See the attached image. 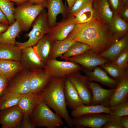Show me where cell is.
Returning <instances> with one entry per match:
<instances>
[{
  "mask_svg": "<svg viewBox=\"0 0 128 128\" xmlns=\"http://www.w3.org/2000/svg\"><path fill=\"white\" fill-rule=\"evenodd\" d=\"M68 37L88 45L98 55L120 38L96 19L84 23L76 24Z\"/></svg>",
  "mask_w": 128,
  "mask_h": 128,
  "instance_id": "obj_1",
  "label": "cell"
},
{
  "mask_svg": "<svg viewBox=\"0 0 128 128\" xmlns=\"http://www.w3.org/2000/svg\"><path fill=\"white\" fill-rule=\"evenodd\" d=\"M65 78L52 77L48 85L39 95L50 108L64 119L69 126L72 127V119L67 109L64 94Z\"/></svg>",
  "mask_w": 128,
  "mask_h": 128,
  "instance_id": "obj_2",
  "label": "cell"
},
{
  "mask_svg": "<svg viewBox=\"0 0 128 128\" xmlns=\"http://www.w3.org/2000/svg\"><path fill=\"white\" fill-rule=\"evenodd\" d=\"M30 116L36 127L56 128L63 123L62 117L53 112L41 98Z\"/></svg>",
  "mask_w": 128,
  "mask_h": 128,
  "instance_id": "obj_3",
  "label": "cell"
},
{
  "mask_svg": "<svg viewBox=\"0 0 128 128\" xmlns=\"http://www.w3.org/2000/svg\"><path fill=\"white\" fill-rule=\"evenodd\" d=\"M45 8L44 4H35L29 1L15 7L14 18L20 23L23 31L27 32L29 30L35 19Z\"/></svg>",
  "mask_w": 128,
  "mask_h": 128,
  "instance_id": "obj_4",
  "label": "cell"
},
{
  "mask_svg": "<svg viewBox=\"0 0 128 128\" xmlns=\"http://www.w3.org/2000/svg\"><path fill=\"white\" fill-rule=\"evenodd\" d=\"M32 28L25 37L29 38L28 40L24 42L16 41L15 45L21 49L35 46L39 40L45 35L48 34L50 31L47 12L44 9L35 19L32 25Z\"/></svg>",
  "mask_w": 128,
  "mask_h": 128,
  "instance_id": "obj_5",
  "label": "cell"
},
{
  "mask_svg": "<svg viewBox=\"0 0 128 128\" xmlns=\"http://www.w3.org/2000/svg\"><path fill=\"white\" fill-rule=\"evenodd\" d=\"M53 77H65L72 73L82 70V67L73 62L59 61L56 59H49L45 64L44 69Z\"/></svg>",
  "mask_w": 128,
  "mask_h": 128,
  "instance_id": "obj_6",
  "label": "cell"
},
{
  "mask_svg": "<svg viewBox=\"0 0 128 128\" xmlns=\"http://www.w3.org/2000/svg\"><path fill=\"white\" fill-rule=\"evenodd\" d=\"M31 71L23 69L9 80L5 92L20 95L30 93V80Z\"/></svg>",
  "mask_w": 128,
  "mask_h": 128,
  "instance_id": "obj_7",
  "label": "cell"
},
{
  "mask_svg": "<svg viewBox=\"0 0 128 128\" xmlns=\"http://www.w3.org/2000/svg\"><path fill=\"white\" fill-rule=\"evenodd\" d=\"M65 77L73 84L83 104L90 105L92 94L89 84L90 81L85 76L82 75L79 71L71 73Z\"/></svg>",
  "mask_w": 128,
  "mask_h": 128,
  "instance_id": "obj_8",
  "label": "cell"
},
{
  "mask_svg": "<svg viewBox=\"0 0 128 128\" xmlns=\"http://www.w3.org/2000/svg\"><path fill=\"white\" fill-rule=\"evenodd\" d=\"M110 115V114L104 113L87 114L72 119V121L77 128H101Z\"/></svg>",
  "mask_w": 128,
  "mask_h": 128,
  "instance_id": "obj_9",
  "label": "cell"
},
{
  "mask_svg": "<svg viewBox=\"0 0 128 128\" xmlns=\"http://www.w3.org/2000/svg\"><path fill=\"white\" fill-rule=\"evenodd\" d=\"M65 60L75 62L82 68L90 70L96 67L101 66L110 62L97 54L91 49L87 50L81 55L67 59Z\"/></svg>",
  "mask_w": 128,
  "mask_h": 128,
  "instance_id": "obj_10",
  "label": "cell"
},
{
  "mask_svg": "<svg viewBox=\"0 0 128 128\" xmlns=\"http://www.w3.org/2000/svg\"><path fill=\"white\" fill-rule=\"evenodd\" d=\"M74 16L64 18L61 22L57 23L53 27H50L47 34L53 41L64 40L68 37L75 27L76 23Z\"/></svg>",
  "mask_w": 128,
  "mask_h": 128,
  "instance_id": "obj_11",
  "label": "cell"
},
{
  "mask_svg": "<svg viewBox=\"0 0 128 128\" xmlns=\"http://www.w3.org/2000/svg\"><path fill=\"white\" fill-rule=\"evenodd\" d=\"M44 5L47 9V22L50 27L57 24V17L59 14H61L64 18L68 16L69 9L62 0H46Z\"/></svg>",
  "mask_w": 128,
  "mask_h": 128,
  "instance_id": "obj_12",
  "label": "cell"
},
{
  "mask_svg": "<svg viewBox=\"0 0 128 128\" xmlns=\"http://www.w3.org/2000/svg\"><path fill=\"white\" fill-rule=\"evenodd\" d=\"M31 71L30 93L39 94L47 86L52 77L45 69Z\"/></svg>",
  "mask_w": 128,
  "mask_h": 128,
  "instance_id": "obj_13",
  "label": "cell"
},
{
  "mask_svg": "<svg viewBox=\"0 0 128 128\" xmlns=\"http://www.w3.org/2000/svg\"><path fill=\"white\" fill-rule=\"evenodd\" d=\"M23 114L16 105L0 111V124L2 128H17Z\"/></svg>",
  "mask_w": 128,
  "mask_h": 128,
  "instance_id": "obj_14",
  "label": "cell"
},
{
  "mask_svg": "<svg viewBox=\"0 0 128 128\" xmlns=\"http://www.w3.org/2000/svg\"><path fill=\"white\" fill-rule=\"evenodd\" d=\"M89 84L92 94L90 105H101L109 107L110 101L115 88L105 89L98 84L92 81H90Z\"/></svg>",
  "mask_w": 128,
  "mask_h": 128,
  "instance_id": "obj_15",
  "label": "cell"
},
{
  "mask_svg": "<svg viewBox=\"0 0 128 128\" xmlns=\"http://www.w3.org/2000/svg\"><path fill=\"white\" fill-rule=\"evenodd\" d=\"M85 76L90 81H95L111 88L116 87L118 82L111 78L102 68L99 66L91 70L82 68Z\"/></svg>",
  "mask_w": 128,
  "mask_h": 128,
  "instance_id": "obj_16",
  "label": "cell"
},
{
  "mask_svg": "<svg viewBox=\"0 0 128 128\" xmlns=\"http://www.w3.org/2000/svg\"><path fill=\"white\" fill-rule=\"evenodd\" d=\"M22 50L20 62L23 69L30 71L44 69L45 64L41 61L33 47H27Z\"/></svg>",
  "mask_w": 128,
  "mask_h": 128,
  "instance_id": "obj_17",
  "label": "cell"
},
{
  "mask_svg": "<svg viewBox=\"0 0 128 128\" xmlns=\"http://www.w3.org/2000/svg\"><path fill=\"white\" fill-rule=\"evenodd\" d=\"M64 92L67 106L73 110L84 105L80 97L74 86L71 81L65 77Z\"/></svg>",
  "mask_w": 128,
  "mask_h": 128,
  "instance_id": "obj_18",
  "label": "cell"
},
{
  "mask_svg": "<svg viewBox=\"0 0 128 128\" xmlns=\"http://www.w3.org/2000/svg\"><path fill=\"white\" fill-rule=\"evenodd\" d=\"M128 47V36L127 34L120 39L113 42L99 55L113 62L122 51Z\"/></svg>",
  "mask_w": 128,
  "mask_h": 128,
  "instance_id": "obj_19",
  "label": "cell"
},
{
  "mask_svg": "<svg viewBox=\"0 0 128 128\" xmlns=\"http://www.w3.org/2000/svg\"><path fill=\"white\" fill-rule=\"evenodd\" d=\"M128 100V76L120 80L109 103V107H114Z\"/></svg>",
  "mask_w": 128,
  "mask_h": 128,
  "instance_id": "obj_20",
  "label": "cell"
},
{
  "mask_svg": "<svg viewBox=\"0 0 128 128\" xmlns=\"http://www.w3.org/2000/svg\"><path fill=\"white\" fill-rule=\"evenodd\" d=\"M41 99L38 94L29 93L21 95L17 105L23 115H30Z\"/></svg>",
  "mask_w": 128,
  "mask_h": 128,
  "instance_id": "obj_21",
  "label": "cell"
},
{
  "mask_svg": "<svg viewBox=\"0 0 128 128\" xmlns=\"http://www.w3.org/2000/svg\"><path fill=\"white\" fill-rule=\"evenodd\" d=\"M94 8L97 17L103 23L109 24L113 17L108 0H94Z\"/></svg>",
  "mask_w": 128,
  "mask_h": 128,
  "instance_id": "obj_22",
  "label": "cell"
},
{
  "mask_svg": "<svg viewBox=\"0 0 128 128\" xmlns=\"http://www.w3.org/2000/svg\"><path fill=\"white\" fill-rule=\"evenodd\" d=\"M53 42L47 34L44 35L33 47L36 53L45 64L49 59Z\"/></svg>",
  "mask_w": 128,
  "mask_h": 128,
  "instance_id": "obj_23",
  "label": "cell"
},
{
  "mask_svg": "<svg viewBox=\"0 0 128 128\" xmlns=\"http://www.w3.org/2000/svg\"><path fill=\"white\" fill-rule=\"evenodd\" d=\"M22 50L12 44L0 42V60L20 61Z\"/></svg>",
  "mask_w": 128,
  "mask_h": 128,
  "instance_id": "obj_24",
  "label": "cell"
},
{
  "mask_svg": "<svg viewBox=\"0 0 128 128\" xmlns=\"http://www.w3.org/2000/svg\"><path fill=\"white\" fill-rule=\"evenodd\" d=\"M98 113L111 114V111L110 108L101 105H84L73 110L71 115L73 118H76L85 114Z\"/></svg>",
  "mask_w": 128,
  "mask_h": 128,
  "instance_id": "obj_25",
  "label": "cell"
},
{
  "mask_svg": "<svg viewBox=\"0 0 128 128\" xmlns=\"http://www.w3.org/2000/svg\"><path fill=\"white\" fill-rule=\"evenodd\" d=\"M23 69L20 61L0 60V75L9 80Z\"/></svg>",
  "mask_w": 128,
  "mask_h": 128,
  "instance_id": "obj_26",
  "label": "cell"
},
{
  "mask_svg": "<svg viewBox=\"0 0 128 128\" xmlns=\"http://www.w3.org/2000/svg\"><path fill=\"white\" fill-rule=\"evenodd\" d=\"M22 31L20 24L16 20L5 32L0 34V42L15 45L16 39Z\"/></svg>",
  "mask_w": 128,
  "mask_h": 128,
  "instance_id": "obj_27",
  "label": "cell"
},
{
  "mask_svg": "<svg viewBox=\"0 0 128 128\" xmlns=\"http://www.w3.org/2000/svg\"><path fill=\"white\" fill-rule=\"evenodd\" d=\"M94 1L89 2L74 16V20L76 24L84 23L96 19L97 17L92 5Z\"/></svg>",
  "mask_w": 128,
  "mask_h": 128,
  "instance_id": "obj_28",
  "label": "cell"
},
{
  "mask_svg": "<svg viewBox=\"0 0 128 128\" xmlns=\"http://www.w3.org/2000/svg\"><path fill=\"white\" fill-rule=\"evenodd\" d=\"M75 42L68 37L63 40L54 41L49 59H56L61 57Z\"/></svg>",
  "mask_w": 128,
  "mask_h": 128,
  "instance_id": "obj_29",
  "label": "cell"
},
{
  "mask_svg": "<svg viewBox=\"0 0 128 128\" xmlns=\"http://www.w3.org/2000/svg\"><path fill=\"white\" fill-rule=\"evenodd\" d=\"M101 66L110 77L118 82L128 76V69H124L114 62H110Z\"/></svg>",
  "mask_w": 128,
  "mask_h": 128,
  "instance_id": "obj_30",
  "label": "cell"
},
{
  "mask_svg": "<svg viewBox=\"0 0 128 128\" xmlns=\"http://www.w3.org/2000/svg\"><path fill=\"white\" fill-rule=\"evenodd\" d=\"M111 32L115 36L120 37L126 35L128 29V25L125 21L119 16H114L109 24Z\"/></svg>",
  "mask_w": 128,
  "mask_h": 128,
  "instance_id": "obj_31",
  "label": "cell"
},
{
  "mask_svg": "<svg viewBox=\"0 0 128 128\" xmlns=\"http://www.w3.org/2000/svg\"><path fill=\"white\" fill-rule=\"evenodd\" d=\"M91 49L88 45L78 41H75L69 48L60 57L62 59H66L81 55L87 50Z\"/></svg>",
  "mask_w": 128,
  "mask_h": 128,
  "instance_id": "obj_32",
  "label": "cell"
},
{
  "mask_svg": "<svg viewBox=\"0 0 128 128\" xmlns=\"http://www.w3.org/2000/svg\"><path fill=\"white\" fill-rule=\"evenodd\" d=\"M20 95L15 93L5 92L0 98V111L17 105Z\"/></svg>",
  "mask_w": 128,
  "mask_h": 128,
  "instance_id": "obj_33",
  "label": "cell"
},
{
  "mask_svg": "<svg viewBox=\"0 0 128 128\" xmlns=\"http://www.w3.org/2000/svg\"><path fill=\"white\" fill-rule=\"evenodd\" d=\"M14 2L9 0H0V8L7 18L9 25L16 21L14 15Z\"/></svg>",
  "mask_w": 128,
  "mask_h": 128,
  "instance_id": "obj_34",
  "label": "cell"
},
{
  "mask_svg": "<svg viewBox=\"0 0 128 128\" xmlns=\"http://www.w3.org/2000/svg\"><path fill=\"white\" fill-rule=\"evenodd\" d=\"M110 108L111 111L110 114L120 117L128 115V100Z\"/></svg>",
  "mask_w": 128,
  "mask_h": 128,
  "instance_id": "obj_35",
  "label": "cell"
},
{
  "mask_svg": "<svg viewBox=\"0 0 128 128\" xmlns=\"http://www.w3.org/2000/svg\"><path fill=\"white\" fill-rule=\"evenodd\" d=\"M113 62L124 69H128V47L122 51Z\"/></svg>",
  "mask_w": 128,
  "mask_h": 128,
  "instance_id": "obj_36",
  "label": "cell"
},
{
  "mask_svg": "<svg viewBox=\"0 0 128 128\" xmlns=\"http://www.w3.org/2000/svg\"><path fill=\"white\" fill-rule=\"evenodd\" d=\"M101 128H123L120 123V117L110 114L108 119Z\"/></svg>",
  "mask_w": 128,
  "mask_h": 128,
  "instance_id": "obj_37",
  "label": "cell"
},
{
  "mask_svg": "<svg viewBox=\"0 0 128 128\" xmlns=\"http://www.w3.org/2000/svg\"><path fill=\"white\" fill-rule=\"evenodd\" d=\"M94 0H77L72 7L69 9L68 17L74 16L90 2Z\"/></svg>",
  "mask_w": 128,
  "mask_h": 128,
  "instance_id": "obj_38",
  "label": "cell"
},
{
  "mask_svg": "<svg viewBox=\"0 0 128 128\" xmlns=\"http://www.w3.org/2000/svg\"><path fill=\"white\" fill-rule=\"evenodd\" d=\"M36 127L30 115H23L17 128H35Z\"/></svg>",
  "mask_w": 128,
  "mask_h": 128,
  "instance_id": "obj_39",
  "label": "cell"
},
{
  "mask_svg": "<svg viewBox=\"0 0 128 128\" xmlns=\"http://www.w3.org/2000/svg\"><path fill=\"white\" fill-rule=\"evenodd\" d=\"M9 80L0 75V98L5 93L8 87Z\"/></svg>",
  "mask_w": 128,
  "mask_h": 128,
  "instance_id": "obj_40",
  "label": "cell"
},
{
  "mask_svg": "<svg viewBox=\"0 0 128 128\" xmlns=\"http://www.w3.org/2000/svg\"><path fill=\"white\" fill-rule=\"evenodd\" d=\"M110 4L115 10H117L123 4L121 0H109Z\"/></svg>",
  "mask_w": 128,
  "mask_h": 128,
  "instance_id": "obj_41",
  "label": "cell"
},
{
  "mask_svg": "<svg viewBox=\"0 0 128 128\" xmlns=\"http://www.w3.org/2000/svg\"><path fill=\"white\" fill-rule=\"evenodd\" d=\"M120 122L123 128H128V115H125L120 117Z\"/></svg>",
  "mask_w": 128,
  "mask_h": 128,
  "instance_id": "obj_42",
  "label": "cell"
},
{
  "mask_svg": "<svg viewBox=\"0 0 128 128\" xmlns=\"http://www.w3.org/2000/svg\"><path fill=\"white\" fill-rule=\"evenodd\" d=\"M0 23L9 24L7 18L0 8Z\"/></svg>",
  "mask_w": 128,
  "mask_h": 128,
  "instance_id": "obj_43",
  "label": "cell"
},
{
  "mask_svg": "<svg viewBox=\"0 0 128 128\" xmlns=\"http://www.w3.org/2000/svg\"><path fill=\"white\" fill-rule=\"evenodd\" d=\"M9 26V24L0 23V34L5 32L8 28Z\"/></svg>",
  "mask_w": 128,
  "mask_h": 128,
  "instance_id": "obj_44",
  "label": "cell"
},
{
  "mask_svg": "<svg viewBox=\"0 0 128 128\" xmlns=\"http://www.w3.org/2000/svg\"><path fill=\"white\" fill-rule=\"evenodd\" d=\"M122 15L123 18L126 19L128 18V8L127 5L123 8Z\"/></svg>",
  "mask_w": 128,
  "mask_h": 128,
  "instance_id": "obj_45",
  "label": "cell"
},
{
  "mask_svg": "<svg viewBox=\"0 0 128 128\" xmlns=\"http://www.w3.org/2000/svg\"><path fill=\"white\" fill-rule=\"evenodd\" d=\"M46 0H29V2L34 4H43L44 5Z\"/></svg>",
  "mask_w": 128,
  "mask_h": 128,
  "instance_id": "obj_46",
  "label": "cell"
},
{
  "mask_svg": "<svg viewBox=\"0 0 128 128\" xmlns=\"http://www.w3.org/2000/svg\"><path fill=\"white\" fill-rule=\"evenodd\" d=\"M77 0H66L69 9H70Z\"/></svg>",
  "mask_w": 128,
  "mask_h": 128,
  "instance_id": "obj_47",
  "label": "cell"
},
{
  "mask_svg": "<svg viewBox=\"0 0 128 128\" xmlns=\"http://www.w3.org/2000/svg\"><path fill=\"white\" fill-rule=\"evenodd\" d=\"M9 1L15 3L18 5L28 1L29 0H9Z\"/></svg>",
  "mask_w": 128,
  "mask_h": 128,
  "instance_id": "obj_48",
  "label": "cell"
},
{
  "mask_svg": "<svg viewBox=\"0 0 128 128\" xmlns=\"http://www.w3.org/2000/svg\"><path fill=\"white\" fill-rule=\"evenodd\" d=\"M123 4L127 5L128 0H121Z\"/></svg>",
  "mask_w": 128,
  "mask_h": 128,
  "instance_id": "obj_49",
  "label": "cell"
}]
</instances>
